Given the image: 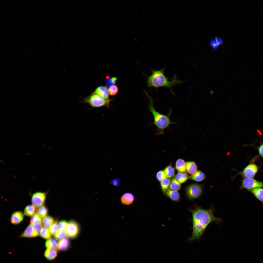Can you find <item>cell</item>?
I'll return each instance as SVG.
<instances>
[{"instance_id":"cell-22","label":"cell","mask_w":263,"mask_h":263,"mask_svg":"<svg viewBox=\"0 0 263 263\" xmlns=\"http://www.w3.org/2000/svg\"><path fill=\"white\" fill-rule=\"evenodd\" d=\"M54 218L52 216H47L44 217L42 220L43 225L45 227L49 228L54 222Z\"/></svg>"},{"instance_id":"cell-24","label":"cell","mask_w":263,"mask_h":263,"mask_svg":"<svg viewBox=\"0 0 263 263\" xmlns=\"http://www.w3.org/2000/svg\"><path fill=\"white\" fill-rule=\"evenodd\" d=\"M35 207L33 205H29L27 206L25 209L24 215L27 216H33L36 211Z\"/></svg>"},{"instance_id":"cell-27","label":"cell","mask_w":263,"mask_h":263,"mask_svg":"<svg viewBox=\"0 0 263 263\" xmlns=\"http://www.w3.org/2000/svg\"><path fill=\"white\" fill-rule=\"evenodd\" d=\"M40 235L42 238L45 239H48L50 237V233L46 227H42L40 232Z\"/></svg>"},{"instance_id":"cell-36","label":"cell","mask_w":263,"mask_h":263,"mask_svg":"<svg viewBox=\"0 0 263 263\" xmlns=\"http://www.w3.org/2000/svg\"><path fill=\"white\" fill-rule=\"evenodd\" d=\"M156 177L158 181H161L166 178L164 170H161L159 171L156 174Z\"/></svg>"},{"instance_id":"cell-34","label":"cell","mask_w":263,"mask_h":263,"mask_svg":"<svg viewBox=\"0 0 263 263\" xmlns=\"http://www.w3.org/2000/svg\"><path fill=\"white\" fill-rule=\"evenodd\" d=\"M68 222L65 220L60 221L58 223L59 230L65 231Z\"/></svg>"},{"instance_id":"cell-35","label":"cell","mask_w":263,"mask_h":263,"mask_svg":"<svg viewBox=\"0 0 263 263\" xmlns=\"http://www.w3.org/2000/svg\"><path fill=\"white\" fill-rule=\"evenodd\" d=\"M66 235L65 231L59 230L54 235V237L56 240H60L64 238Z\"/></svg>"},{"instance_id":"cell-13","label":"cell","mask_w":263,"mask_h":263,"mask_svg":"<svg viewBox=\"0 0 263 263\" xmlns=\"http://www.w3.org/2000/svg\"><path fill=\"white\" fill-rule=\"evenodd\" d=\"M70 241L69 239L65 237L60 240L58 243L57 249L60 251H64L67 249L70 246Z\"/></svg>"},{"instance_id":"cell-11","label":"cell","mask_w":263,"mask_h":263,"mask_svg":"<svg viewBox=\"0 0 263 263\" xmlns=\"http://www.w3.org/2000/svg\"><path fill=\"white\" fill-rule=\"evenodd\" d=\"M134 199V196L132 193L127 192L122 195L121 198V201L123 205H129L132 203Z\"/></svg>"},{"instance_id":"cell-23","label":"cell","mask_w":263,"mask_h":263,"mask_svg":"<svg viewBox=\"0 0 263 263\" xmlns=\"http://www.w3.org/2000/svg\"><path fill=\"white\" fill-rule=\"evenodd\" d=\"M175 179L180 183H183L186 181L189 177L185 172H178L175 176Z\"/></svg>"},{"instance_id":"cell-25","label":"cell","mask_w":263,"mask_h":263,"mask_svg":"<svg viewBox=\"0 0 263 263\" xmlns=\"http://www.w3.org/2000/svg\"><path fill=\"white\" fill-rule=\"evenodd\" d=\"M181 183L178 182L175 178H173L170 183V189L173 190L178 191L181 187Z\"/></svg>"},{"instance_id":"cell-19","label":"cell","mask_w":263,"mask_h":263,"mask_svg":"<svg viewBox=\"0 0 263 263\" xmlns=\"http://www.w3.org/2000/svg\"><path fill=\"white\" fill-rule=\"evenodd\" d=\"M186 163L184 160L181 159H179L177 161L175 168L179 172H185L186 171Z\"/></svg>"},{"instance_id":"cell-38","label":"cell","mask_w":263,"mask_h":263,"mask_svg":"<svg viewBox=\"0 0 263 263\" xmlns=\"http://www.w3.org/2000/svg\"><path fill=\"white\" fill-rule=\"evenodd\" d=\"M117 80V78L115 77H113L109 79L107 81V85H113L115 84Z\"/></svg>"},{"instance_id":"cell-28","label":"cell","mask_w":263,"mask_h":263,"mask_svg":"<svg viewBox=\"0 0 263 263\" xmlns=\"http://www.w3.org/2000/svg\"><path fill=\"white\" fill-rule=\"evenodd\" d=\"M166 178H170L173 177L174 174V169L171 166L169 165L164 170Z\"/></svg>"},{"instance_id":"cell-12","label":"cell","mask_w":263,"mask_h":263,"mask_svg":"<svg viewBox=\"0 0 263 263\" xmlns=\"http://www.w3.org/2000/svg\"><path fill=\"white\" fill-rule=\"evenodd\" d=\"M24 218V215L21 211H17L14 212L10 217V221L12 224H18L21 222Z\"/></svg>"},{"instance_id":"cell-7","label":"cell","mask_w":263,"mask_h":263,"mask_svg":"<svg viewBox=\"0 0 263 263\" xmlns=\"http://www.w3.org/2000/svg\"><path fill=\"white\" fill-rule=\"evenodd\" d=\"M259 170V167L254 163H251L246 166L243 170L238 172L233 177L234 178L238 175L243 178H254Z\"/></svg>"},{"instance_id":"cell-8","label":"cell","mask_w":263,"mask_h":263,"mask_svg":"<svg viewBox=\"0 0 263 263\" xmlns=\"http://www.w3.org/2000/svg\"><path fill=\"white\" fill-rule=\"evenodd\" d=\"M80 227L79 224L76 221L71 220L68 223L65 232L66 236L71 238L76 237L79 234Z\"/></svg>"},{"instance_id":"cell-31","label":"cell","mask_w":263,"mask_h":263,"mask_svg":"<svg viewBox=\"0 0 263 263\" xmlns=\"http://www.w3.org/2000/svg\"><path fill=\"white\" fill-rule=\"evenodd\" d=\"M41 217L37 214H34L31 217L30 222L33 225L41 223Z\"/></svg>"},{"instance_id":"cell-10","label":"cell","mask_w":263,"mask_h":263,"mask_svg":"<svg viewBox=\"0 0 263 263\" xmlns=\"http://www.w3.org/2000/svg\"><path fill=\"white\" fill-rule=\"evenodd\" d=\"M93 93L96 94L107 100L109 99V94L106 86H100L97 87Z\"/></svg>"},{"instance_id":"cell-29","label":"cell","mask_w":263,"mask_h":263,"mask_svg":"<svg viewBox=\"0 0 263 263\" xmlns=\"http://www.w3.org/2000/svg\"><path fill=\"white\" fill-rule=\"evenodd\" d=\"M171 183L170 180L169 178H165L160 181L161 186L162 189L164 192H165Z\"/></svg>"},{"instance_id":"cell-17","label":"cell","mask_w":263,"mask_h":263,"mask_svg":"<svg viewBox=\"0 0 263 263\" xmlns=\"http://www.w3.org/2000/svg\"><path fill=\"white\" fill-rule=\"evenodd\" d=\"M164 193L165 195L172 200L174 201L179 200L180 195L178 191L168 189Z\"/></svg>"},{"instance_id":"cell-1","label":"cell","mask_w":263,"mask_h":263,"mask_svg":"<svg viewBox=\"0 0 263 263\" xmlns=\"http://www.w3.org/2000/svg\"><path fill=\"white\" fill-rule=\"evenodd\" d=\"M214 210L212 207L205 209L199 206L190 210L192 217L193 232L188 241L199 240L210 223L215 222L219 224L221 221V219L214 216Z\"/></svg>"},{"instance_id":"cell-20","label":"cell","mask_w":263,"mask_h":263,"mask_svg":"<svg viewBox=\"0 0 263 263\" xmlns=\"http://www.w3.org/2000/svg\"><path fill=\"white\" fill-rule=\"evenodd\" d=\"M21 237H34L33 225L30 224L26 228L24 232L21 236Z\"/></svg>"},{"instance_id":"cell-16","label":"cell","mask_w":263,"mask_h":263,"mask_svg":"<svg viewBox=\"0 0 263 263\" xmlns=\"http://www.w3.org/2000/svg\"><path fill=\"white\" fill-rule=\"evenodd\" d=\"M197 166L196 163L193 161H190L186 163V171L189 174H193L197 171Z\"/></svg>"},{"instance_id":"cell-4","label":"cell","mask_w":263,"mask_h":263,"mask_svg":"<svg viewBox=\"0 0 263 263\" xmlns=\"http://www.w3.org/2000/svg\"><path fill=\"white\" fill-rule=\"evenodd\" d=\"M111 101L110 99H105L94 93L84 99L85 103H87L91 107L95 108L105 106L108 107Z\"/></svg>"},{"instance_id":"cell-6","label":"cell","mask_w":263,"mask_h":263,"mask_svg":"<svg viewBox=\"0 0 263 263\" xmlns=\"http://www.w3.org/2000/svg\"><path fill=\"white\" fill-rule=\"evenodd\" d=\"M263 188V182L253 178H243L241 181L240 189H245L247 190L255 188Z\"/></svg>"},{"instance_id":"cell-9","label":"cell","mask_w":263,"mask_h":263,"mask_svg":"<svg viewBox=\"0 0 263 263\" xmlns=\"http://www.w3.org/2000/svg\"><path fill=\"white\" fill-rule=\"evenodd\" d=\"M47 192H37L33 193L31 196V202L36 207L38 208L42 206L45 200Z\"/></svg>"},{"instance_id":"cell-30","label":"cell","mask_w":263,"mask_h":263,"mask_svg":"<svg viewBox=\"0 0 263 263\" xmlns=\"http://www.w3.org/2000/svg\"><path fill=\"white\" fill-rule=\"evenodd\" d=\"M58 223L57 220L55 221L49 228V230L51 235H55L58 231Z\"/></svg>"},{"instance_id":"cell-33","label":"cell","mask_w":263,"mask_h":263,"mask_svg":"<svg viewBox=\"0 0 263 263\" xmlns=\"http://www.w3.org/2000/svg\"><path fill=\"white\" fill-rule=\"evenodd\" d=\"M34 237L38 235L39 234L42 227V223L38 224L33 225Z\"/></svg>"},{"instance_id":"cell-18","label":"cell","mask_w":263,"mask_h":263,"mask_svg":"<svg viewBox=\"0 0 263 263\" xmlns=\"http://www.w3.org/2000/svg\"><path fill=\"white\" fill-rule=\"evenodd\" d=\"M57 253V251L55 249H47L45 252L44 255L47 259L52 260L56 257Z\"/></svg>"},{"instance_id":"cell-26","label":"cell","mask_w":263,"mask_h":263,"mask_svg":"<svg viewBox=\"0 0 263 263\" xmlns=\"http://www.w3.org/2000/svg\"><path fill=\"white\" fill-rule=\"evenodd\" d=\"M48 213V209L44 205L39 207L37 211V214L41 218H44L46 216Z\"/></svg>"},{"instance_id":"cell-14","label":"cell","mask_w":263,"mask_h":263,"mask_svg":"<svg viewBox=\"0 0 263 263\" xmlns=\"http://www.w3.org/2000/svg\"><path fill=\"white\" fill-rule=\"evenodd\" d=\"M251 192L255 197L263 204V188H257L248 190Z\"/></svg>"},{"instance_id":"cell-32","label":"cell","mask_w":263,"mask_h":263,"mask_svg":"<svg viewBox=\"0 0 263 263\" xmlns=\"http://www.w3.org/2000/svg\"><path fill=\"white\" fill-rule=\"evenodd\" d=\"M109 94L111 96L116 95L118 93V89L116 85H113L110 86L108 89Z\"/></svg>"},{"instance_id":"cell-15","label":"cell","mask_w":263,"mask_h":263,"mask_svg":"<svg viewBox=\"0 0 263 263\" xmlns=\"http://www.w3.org/2000/svg\"><path fill=\"white\" fill-rule=\"evenodd\" d=\"M206 178V176L204 173L202 171L199 170L191 175L189 177V178L192 180L197 182H200L204 180Z\"/></svg>"},{"instance_id":"cell-39","label":"cell","mask_w":263,"mask_h":263,"mask_svg":"<svg viewBox=\"0 0 263 263\" xmlns=\"http://www.w3.org/2000/svg\"><path fill=\"white\" fill-rule=\"evenodd\" d=\"M111 183L115 186H117L119 184V179L117 178H115L114 180L111 181Z\"/></svg>"},{"instance_id":"cell-21","label":"cell","mask_w":263,"mask_h":263,"mask_svg":"<svg viewBox=\"0 0 263 263\" xmlns=\"http://www.w3.org/2000/svg\"><path fill=\"white\" fill-rule=\"evenodd\" d=\"M58 245L56 241L54 238H51L47 240L45 243V246L47 249H55Z\"/></svg>"},{"instance_id":"cell-37","label":"cell","mask_w":263,"mask_h":263,"mask_svg":"<svg viewBox=\"0 0 263 263\" xmlns=\"http://www.w3.org/2000/svg\"><path fill=\"white\" fill-rule=\"evenodd\" d=\"M257 148L258 150L259 155L261 157L263 158V142L257 147Z\"/></svg>"},{"instance_id":"cell-2","label":"cell","mask_w":263,"mask_h":263,"mask_svg":"<svg viewBox=\"0 0 263 263\" xmlns=\"http://www.w3.org/2000/svg\"><path fill=\"white\" fill-rule=\"evenodd\" d=\"M152 73L147 77L148 86L149 87L158 88L166 87L170 89L171 93L174 94L172 88L175 85L181 84L182 81L178 80L177 76L174 75L172 80L169 81L164 74V68L160 70L152 69Z\"/></svg>"},{"instance_id":"cell-3","label":"cell","mask_w":263,"mask_h":263,"mask_svg":"<svg viewBox=\"0 0 263 263\" xmlns=\"http://www.w3.org/2000/svg\"><path fill=\"white\" fill-rule=\"evenodd\" d=\"M145 92L149 100L148 105L149 110L152 114L153 117V122L152 124L155 125L157 127L155 134L156 135L163 134L165 129L169 127L172 124H176L175 122H172L170 120L171 110L170 109L167 115L163 114L157 111L154 106L152 98L145 91Z\"/></svg>"},{"instance_id":"cell-5","label":"cell","mask_w":263,"mask_h":263,"mask_svg":"<svg viewBox=\"0 0 263 263\" xmlns=\"http://www.w3.org/2000/svg\"><path fill=\"white\" fill-rule=\"evenodd\" d=\"M203 186L197 183H193L188 186L186 189L187 196L189 199L198 198L200 197L203 191Z\"/></svg>"}]
</instances>
